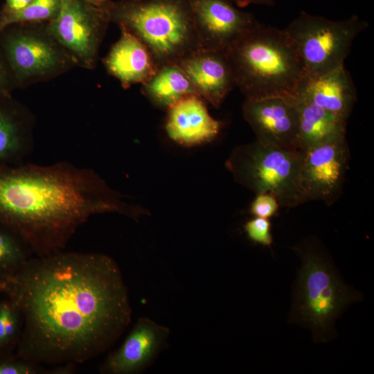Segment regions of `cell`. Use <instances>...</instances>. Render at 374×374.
<instances>
[{"mask_svg":"<svg viewBox=\"0 0 374 374\" xmlns=\"http://www.w3.org/2000/svg\"><path fill=\"white\" fill-rule=\"evenodd\" d=\"M279 203L277 199L269 193L256 194L250 206V212L256 217L267 218L274 216L278 211Z\"/></svg>","mask_w":374,"mask_h":374,"instance_id":"obj_26","label":"cell"},{"mask_svg":"<svg viewBox=\"0 0 374 374\" xmlns=\"http://www.w3.org/2000/svg\"><path fill=\"white\" fill-rule=\"evenodd\" d=\"M14 81L0 49V96H10Z\"/></svg>","mask_w":374,"mask_h":374,"instance_id":"obj_27","label":"cell"},{"mask_svg":"<svg viewBox=\"0 0 374 374\" xmlns=\"http://www.w3.org/2000/svg\"><path fill=\"white\" fill-rule=\"evenodd\" d=\"M33 1V0H4L5 3L0 11L3 12H15L24 8Z\"/></svg>","mask_w":374,"mask_h":374,"instance_id":"obj_28","label":"cell"},{"mask_svg":"<svg viewBox=\"0 0 374 374\" xmlns=\"http://www.w3.org/2000/svg\"><path fill=\"white\" fill-rule=\"evenodd\" d=\"M107 13L146 46L158 68L201 49L189 0H122Z\"/></svg>","mask_w":374,"mask_h":374,"instance_id":"obj_5","label":"cell"},{"mask_svg":"<svg viewBox=\"0 0 374 374\" xmlns=\"http://www.w3.org/2000/svg\"><path fill=\"white\" fill-rule=\"evenodd\" d=\"M293 249L301 260L289 321L310 330L315 343L336 337V321L363 295L344 282L328 251L316 237Z\"/></svg>","mask_w":374,"mask_h":374,"instance_id":"obj_3","label":"cell"},{"mask_svg":"<svg viewBox=\"0 0 374 374\" xmlns=\"http://www.w3.org/2000/svg\"><path fill=\"white\" fill-rule=\"evenodd\" d=\"M6 283L5 293L22 316L17 356L35 364L89 360L131 321L121 270L105 254L61 251L28 259Z\"/></svg>","mask_w":374,"mask_h":374,"instance_id":"obj_1","label":"cell"},{"mask_svg":"<svg viewBox=\"0 0 374 374\" xmlns=\"http://www.w3.org/2000/svg\"><path fill=\"white\" fill-rule=\"evenodd\" d=\"M232 4L243 8L250 4H258L271 6L275 3V0H228Z\"/></svg>","mask_w":374,"mask_h":374,"instance_id":"obj_29","label":"cell"},{"mask_svg":"<svg viewBox=\"0 0 374 374\" xmlns=\"http://www.w3.org/2000/svg\"><path fill=\"white\" fill-rule=\"evenodd\" d=\"M242 114L258 142L267 145L299 149L296 98L275 96L245 99Z\"/></svg>","mask_w":374,"mask_h":374,"instance_id":"obj_11","label":"cell"},{"mask_svg":"<svg viewBox=\"0 0 374 374\" xmlns=\"http://www.w3.org/2000/svg\"><path fill=\"white\" fill-rule=\"evenodd\" d=\"M0 49L14 82L50 73L63 63L52 42L12 26L0 33Z\"/></svg>","mask_w":374,"mask_h":374,"instance_id":"obj_12","label":"cell"},{"mask_svg":"<svg viewBox=\"0 0 374 374\" xmlns=\"http://www.w3.org/2000/svg\"><path fill=\"white\" fill-rule=\"evenodd\" d=\"M201 49L226 52L260 22L228 0H189Z\"/></svg>","mask_w":374,"mask_h":374,"instance_id":"obj_10","label":"cell"},{"mask_svg":"<svg viewBox=\"0 0 374 374\" xmlns=\"http://www.w3.org/2000/svg\"><path fill=\"white\" fill-rule=\"evenodd\" d=\"M120 28L121 37L104 62L109 73L126 89L134 84H144L159 68L146 46L129 30Z\"/></svg>","mask_w":374,"mask_h":374,"instance_id":"obj_16","label":"cell"},{"mask_svg":"<svg viewBox=\"0 0 374 374\" xmlns=\"http://www.w3.org/2000/svg\"><path fill=\"white\" fill-rule=\"evenodd\" d=\"M299 112L298 148L303 151L346 135L347 118L332 114L303 96H296Z\"/></svg>","mask_w":374,"mask_h":374,"instance_id":"obj_18","label":"cell"},{"mask_svg":"<svg viewBox=\"0 0 374 374\" xmlns=\"http://www.w3.org/2000/svg\"><path fill=\"white\" fill-rule=\"evenodd\" d=\"M225 53L235 87L245 99L296 98L306 78L301 58L284 29L260 23Z\"/></svg>","mask_w":374,"mask_h":374,"instance_id":"obj_4","label":"cell"},{"mask_svg":"<svg viewBox=\"0 0 374 374\" xmlns=\"http://www.w3.org/2000/svg\"><path fill=\"white\" fill-rule=\"evenodd\" d=\"M368 26L367 21L356 15L332 21L302 11L284 30L309 78L344 65L355 39Z\"/></svg>","mask_w":374,"mask_h":374,"instance_id":"obj_7","label":"cell"},{"mask_svg":"<svg viewBox=\"0 0 374 374\" xmlns=\"http://www.w3.org/2000/svg\"><path fill=\"white\" fill-rule=\"evenodd\" d=\"M298 95L347 119L357 100L355 84L344 65L317 76L305 78Z\"/></svg>","mask_w":374,"mask_h":374,"instance_id":"obj_17","label":"cell"},{"mask_svg":"<svg viewBox=\"0 0 374 374\" xmlns=\"http://www.w3.org/2000/svg\"><path fill=\"white\" fill-rule=\"evenodd\" d=\"M73 365H64L53 369L42 368L39 364L11 354L0 356V374L70 373Z\"/></svg>","mask_w":374,"mask_h":374,"instance_id":"obj_24","label":"cell"},{"mask_svg":"<svg viewBox=\"0 0 374 374\" xmlns=\"http://www.w3.org/2000/svg\"><path fill=\"white\" fill-rule=\"evenodd\" d=\"M148 214L125 201L93 170L68 163L0 166V226L37 257L63 251L91 216Z\"/></svg>","mask_w":374,"mask_h":374,"instance_id":"obj_2","label":"cell"},{"mask_svg":"<svg viewBox=\"0 0 374 374\" xmlns=\"http://www.w3.org/2000/svg\"><path fill=\"white\" fill-rule=\"evenodd\" d=\"M142 92L152 104L165 109L184 96L197 94L191 81L177 64L160 66L142 84Z\"/></svg>","mask_w":374,"mask_h":374,"instance_id":"obj_19","label":"cell"},{"mask_svg":"<svg viewBox=\"0 0 374 374\" xmlns=\"http://www.w3.org/2000/svg\"><path fill=\"white\" fill-rule=\"evenodd\" d=\"M205 100L197 94L183 97L170 105L166 131L172 141L184 146H193L213 140L221 123L209 114Z\"/></svg>","mask_w":374,"mask_h":374,"instance_id":"obj_15","label":"cell"},{"mask_svg":"<svg viewBox=\"0 0 374 374\" xmlns=\"http://www.w3.org/2000/svg\"><path fill=\"white\" fill-rule=\"evenodd\" d=\"M10 99L0 96V166L19 158L26 148L22 127Z\"/></svg>","mask_w":374,"mask_h":374,"instance_id":"obj_20","label":"cell"},{"mask_svg":"<svg viewBox=\"0 0 374 374\" xmlns=\"http://www.w3.org/2000/svg\"><path fill=\"white\" fill-rule=\"evenodd\" d=\"M7 283L6 280L0 278V296L3 293H5L6 289Z\"/></svg>","mask_w":374,"mask_h":374,"instance_id":"obj_31","label":"cell"},{"mask_svg":"<svg viewBox=\"0 0 374 374\" xmlns=\"http://www.w3.org/2000/svg\"><path fill=\"white\" fill-rule=\"evenodd\" d=\"M170 330L146 317L140 318L123 344L100 367L109 374H134L145 369L164 348Z\"/></svg>","mask_w":374,"mask_h":374,"instance_id":"obj_13","label":"cell"},{"mask_svg":"<svg viewBox=\"0 0 374 374\" xmlns=\"http://www.w3.org/2000/svg\"><path fill=\"white\" fill-rule=\"evenodd\" d=\"M109 21L107 10L86 0H60L59 12L47 30L78 62L91 67Z\"/></svg>","mask_w":374,"mask_h":374,"instance_id":"obj_9","label":"cell"},{"mask_svg":"<svg viewBox=\"0 0 374 374\" xmlns=\"http://www.w3.org/2000/svg\"><path fill=\"white\" fill-rule=\"evenodd\" d=\"M349 161L346 135L305 150L298 177L301 203L322 201L332 205L342 193Z\"/></svg>","mask_w":374,"mask_h":374,"instance_id":"obj_8","label":"cell"},{"mask_svg":"<svg viewBox=\"0 0 374 374\" xmlns=\"http://www.w3.org/2000/svg\"><path fill=\"white\" fill-rule=\"evenodd\" d=\"M60 0H33L24 8L15 12L0 11V33L10 26L51 21L59 12Z\"/></svg>","mask_w":374,"mask_h":374,"instance_id":"obj_21","label":"cell"},{"mask_svg":"<svg viewBox=\"0 0 374 374\" xmlns=\"http://www.w3.org/2000/svg\"><path fill=\"white\" fill-rule=\"evenodd\" d=\"M26 249L16 235L0 226V278L6 280L26 262Z\"/></svg>","mask_w":374,"mask_h":374,"instance_id":"obj_23","label":"cell"},{"mask_svg":"<svg viewBox=\"0 0 374 374\" xmlns=\"http://www.w3.org/2000/svg\"><path fill=\"white\" fill-rule=\"evenodd\" d=\"M304 151L264 145L258 141L235 148L226 161L235 180L256 194L269 193L279 205L302 204L298 177Z\"/></svg>","mask_w":374,"mask_h":374,"instance_id":"obj_6","label":"cell"},{"mask_svg":"<svg viewBox=\"0 0 374 374\" xmlns=\"http://www.w3.org/2000/svg\"><path fill=\"white\" fill-rule=\"evenodd\" d=\"M88 3L97 8L107 10L112 5L110 0H86Z\"/></svg>","mask_w":374,"mask_h":374,"instance_id":"obj_30","label":"cell"},{"mask_svg":"<svg viewBox=\"0 0 374 374\" xmlns=\"http://www.w3.org/2000/svg\"><path fill=\"white\" fill-rule=\"evenodd\" d=\"M177 64L191 81L197 94L215 107H219L235 87L225 52L200 49Z\"/></svg>","mask_w":374,"mask_h":374,"instance_id":"obj_14","label":"cell"},{"mask_svg":"<svg viewBox=\"0 0 374 374\" xmlns=\"http://www.w3.org/2000/svg\"><path fill=\"white\" fill-rule=\"evenodd\" d=\"M244 228L248 238L253 242L269 247L272 244L273 237L269 219L256 217L247 222Z\"/></svg>","mask_w":374,"mask_h":374,"instance_id":"obj_25","label":"cell"},{"mask_svg":"<svg viewBox=\"0 0 374 374\" xmlns=\"http://www.w3.org/2000/svg\"><path fill=\"white\" fill-rule=\"evenodd\" d=\"M22 324L21 313L16 303L9 297L0 300V356L10 354L17 346Z\"/></svg>","mask_w":374,"mask_h":374,"instance_id":"obj_22","label":"cell"}]
</instances>
